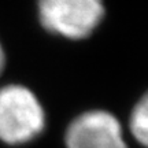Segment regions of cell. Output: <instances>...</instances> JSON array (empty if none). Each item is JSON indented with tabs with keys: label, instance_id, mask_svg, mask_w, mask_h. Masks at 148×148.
I'll use <instances>...</instances> for the list:
<instances>
[{
	"label": "cell",
	"instance_id": "6da1fadb",
	"mask_svg": "<svg viewBox=\"0 0 148 148\" xmlns=\"http://www.w3.org/2000/svg\"><path fill=\"white\" fill-rule=\"evenodd\" d=\"M45 127V111L32 90L18 84L0 88V141L22 145L33 141Z\"/></svg>",
	"mask_w": 148,
	"mask_h": 148
},
{
	"label": "cell",
	"instance_id": "7a4b0ae2",
	"mask_svg": "<svg viewBox=\"0 0 148 148\" xmlns=\"http://www.w3.org/2000/svg\"><path fill=\"white\" fill-rule=\"evenodd\" d=\"M42 27L70 40H81L95 32L104 16L103 0H37Z\"/></svg>",
	"mask_w": 148,
	"mask_h": 148
},
{
	"label": "cell",
	"instance_id": "3957f363",
	"mask_svg": "<svg viewBox=\"0 0 148 148\" xmlns=\"http://www.w3.org/2000/svg\"><path fill=\"white\" fill-rule=\"evenodd\" d=\"M66 148H127L119 122L104 110L86 111L67 127Z\"/></svg>",
	"mask_w": 148,
	"mask_h": 148
},
{
	"label": "cell",
	"instance_id": "277c9868",
	"mask_svg": "<svg viewBox=\"0 0 148 148\" xmlns=\"http://www.w3.org/2000/svg\"><path fill=\"white\" fill-rule=\"evenodd\" d=\"M130 129L138 143L148 148V92L133 108L130 115Z\"/></svg>",
	"mask_w": 148,
	"mask_h": 148
},
{
	"label": "cell",
	"instance_id": "5b68a950",
	"mask_svg": "<svg viewBox=\"0 0 148 148\" xmlns=\"http://www.w3.org/2000/svg\"><path fill=\"white\" fill-rule=\"evenodd\" d=\"M4 66H5V53L4 49H3V45L0 42V75L3 73V70H4Z\"/></svg>",
	"mask_w": 148,
	"mask_h": 148
}]
</instances>
